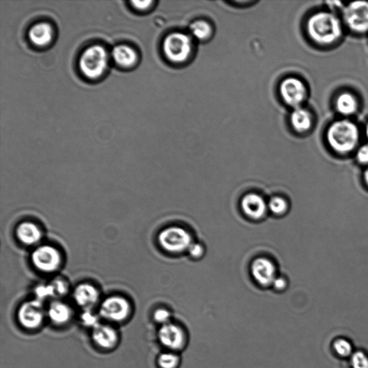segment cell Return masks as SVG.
Segmentation results:
<instances>
[{
    "instance_id": "cell-32",
    "label": "cell",
    "mask_w": 368,
    "mask_h": 368,
    "mask_svg": "<svg viewBox=\"0 0 368 368\" xmlns=\"http://www.w3.org/2000/svg\"><path fill=\"white\" fill-rule=\"evenodd\" d=\"M152 3H153L152 1H134L132 2V4L134 6V7L139 10L148 9L151 6Z\"/></svg>"
},
{
    "instance_id": "cell-24",
    "label": "cell",
    "mask_w": 368,
    "mask_h": 368,
    "mask_svg": "<svg viewBox=\"0 0 368 368\" xmlns=\"http://www.w3.org/2000/svg\"><path fill=\"white\" fill-rule=\"evenodd\" d=\"M158 362L161 368H176L179 364V357L172 353H163L160 356Z\"/></svg>"
},
{
    "instance_id": "cell-21",
    "label": "cell",
    "mask_w": 368,
    "mask_h": 368,
    "mask_svg": "<svg viewBox=\"0 0 368 368\" xmlns=\"http://www.w3.org/2000/svg\"><path fill=\"white\" fill-rule=\"evenodd\" d=\"M113 57L118 64L126 67L134 65L137 60L136 51L126 46H119L115 48L113 51Z\"/></svg>"
},
{
    "instance_id": "cell-29",
    "label": "cell",
    "mask_w": 368,
    "mask_h": 368,
    "mask_svg": "<svg viewBox=\"0 0 368 368\" xmlns=\"http://www.w3.org/2000/svg\"><path fill=\"white\" fill-rule=\"evenodd\" d=\"M53 286L56 296H64L68 292V284L62 279H56L51 283Z\"/></svg>"
},
{
    "instance_id": "cell-5",
    "label": "cell",
    "mask_w": 368,
    "mask_h": 368,
    "mask_svg": "<svg viewBox=\"0 0 368 368\" xmlns=\"http://www.w3.org/2000/svg\"><path fill=\"white\" fill-rule=\"evenodd\" d=\"M342 19L346 26L358 34L368 32V2L349 3L342 9Z\"/></svg>"
},
{
    "instance_id": "cell-19",
    "label": "cell",
    "mask_w": 368,
    "mask_h": 368,
    "mask_svg": "<svg viewBox=\"0 0 368 368\" xmlns=\"http://www.w3.org/2000/svg\"><path fill=\"white\" fill-rule=\"evenodd\" d=\"M29 37L35 45L44 46L48 44L52 39L53 30L48 24H37L30 29Z\"/></svg>"
},
{
    "instance_id": "cell-10",
    "label": "cell",
    "mask_w": 368,
    "mask_h": 368,
    "mask_svg": "<svg viewBox=\"0 0 368 368\" xmlns=\"http://www.w3.org/2000/svg\"><path fill=\"white\" fill-rule=\"evenodd\" d=\"M131 305L124 298L111 297L103 302L100 307V315L102 318L114 321L122 322L130 314Z\"/></svg>"
},
{
    "instance_id": "cell-30",
    "label": "cell",
    "mask_w": 368,
    "mask_h": 368,
    "mask_svg": "<svg viewBox=\"0 0 368 368\" xmlns=\"http://www.w3.org/2000/svg\"><path fill=\"white\" fill-rule=\"evenodd\" d=\"M357 161L365 167H368V144L362 145L356 152Z\"/></svg>"
},
{
    "instance_id": "cell-26",
    "label": "cell",
    "mask_w": 368,
    "mask_h": 368,
    "mask_svg": "<svg viewBox=\"0 0 368 368\" xmlns=\"http://www.w3.org/2000/svg\"><path fill=\"white\" fill-rule=\"evenodd\" d=\"M353 368H368V356L362 351H357L351 356Z\"/></svg>"
},
{
    "instance_id": "cell-3",
    "label": "cell",
    "mask_w": 368,
    "mask_h": 368,
    "mask_svg": "<svg viewBox=\"0 0 368 368\" xmlns=\"http://www.w3.org/2000/svg\"><path fill=\"white\" fill-rule=\"evenodd\" d=\"M163 49L165 57L174 64H183L190 58L193 50L191 37L183 33H174L165 39Z\"/></svg>"
},
{
    "instance_id": "cell-20",
    "label": "cell",
    "mask_w": 368,
    "mask_h": 368,
    "mask_svg": "<svg viewBox=\"0 0 368 368\" xmlns=\"http://www.w3.org/2000/svg\"><path fill=\"white\" fill-rule=\"evenodd\" d=\"M48 314L53 323L63 324L70 320L71 311L66 304L57 302L50 304Z\"/></svg>"
},
{
    "instance_id": "cell-7",
    "label": "cell",
    "mask_w": 368,
    "mask_h": 368,
    "mask_svg": "<svg viewBox=\"0 0 368 368\" xmlns=\"http://www.w3.org/2000/svg\"><path fill=\"white\" fill-rule=\"evenodd\" d=\"M280 94L284 102L293 109L302 107L308 96L304 82L297 77L285 79L280 85Z\"/></svg>"
},
{
    "instance_id": "cell-11",
    "label": "cell",
    "mask_w": 368,
    "mask_h": 368,
    "mask_svg": "<svg viewBox=\"0 0 368 368\" xmlns=\"http://www.w3.org/2000/svg\"><path fill=\"white\" fill-rule=\"evenodd\" d=\"M158 338L163 345L174 351L181 349L185 344V335L183 329L171 322L161 326Z\"/></svg>"
},
{
    "instance_id": "cell-14",
    "label": "cell",
    "mask_w": 368,
    "mask_h": 368,
    "mask_svg": "<svg viewBox=\"0 0 368 368\" xmlns=\"http://www.w3.org/2000/svg\"><path fill=\"white\" fill-rule=\"evenodd\" d=\"M293 130L299 134H306L313 125V117L309 110L300 107L293 109L290 117Z\"/></svg>"
},
{
    "instance_id": "cell-13",
    "label": "cell",
    "mask_w": 368,
    "mask_h": 368,
    "mask_svg": "<svg viewBox=\"0 0 368 368\" xmlns=\"http://www.w3.org/2000/svg\"><path fill=\"white\" fill-rule=\"evenodd\" d=\"M242 209L250 218L259 219L265 215L267 205L261 196L249 194L243 199Z\"/></svg>"
},
{
    "instance_id": "cell-25",
    "label": "cell",
    "mask_w": 368,
    "mask_h": 368,
    "mask_svg": "<svg viewBox=\"0 0 368 368\" xmlns=\"http://www.w3.org/2000/svg\"><path fill=\"white\" fill-rule=\"evenodd\" d=\"M269 208L274 214H283L288 210V204L282 197H273L269 202Z\"/></svg>"
},
{
    "instance_id": "cell-1",
    "label": "cell",
    "mask_w": 368,
    "mask_h": 368,
    "mask_svg": "<svg viewBox=\"0 0 368 368\" xmlns=\"http://www.w3.org/2000/svg\"><path fill=\"white\" fill-rule=\"evenodd\" d=\"M310 39L322 46H330L338 42L342 35L340 18L333 12L322 11L313 14L306 24Z\"/></svg>"
},
{
    "instance_id": "cell-16",
    "label": "cell",
    "mask_w": 368,
    "mask_h": 368,
    "mask_svg": "<svg viewBox=\"0 0 368 368\" xmlns=\"http://www.w3.org/2000/svg\"><path fill=\"white\" fill-rule=\"evenodd\" d=\"M17 237L22 243L33 246L38 243L42 237L39 228L34 223L25 222L17 228Z\"/></svg>"
},
{
    "instance_id": "cell-34",
    "label": "cell",
    "mask_w": 368,
    "mask_h": 368,
    "mask_svg": "<svg viewBox=\"0 0 368 368\" xmlns=\"http://www.w3.org/2000/svg\"><path fill=\"white\" fill-rule=\"evenodd\" d=\"M286 282L282 278H276L273 284L275 289L283 290L286 286Z\"/></svg>"
},
{
    "instance_id": "cell-35",
    "label": "cell",
    "mask_w": 368,
    "mask_h": 368,
    "mask_svg": "<svg viewBox=\"0 0 368 368\" xmlns=\"http://www.w3.org/2000/svg\"><path fill=\"white\" fill-rule=\"evenodd\" d=\"M363 181H364L365 185L368 189V167H367L365 168V171H364V173H363Z\"/></svg>"
},
{
    "instance_id": "cell-6",
    "label": "cell",
    "mask_w": 368,
    "mask_h": 368,
    "mask_svg": "<svg viewBox=\"0 0 368 368\" xmlns=\"http://www.w3.org/2000/svg\"><path fill=\"white\" fill-rule=\"evenodd\" d=\"M158 241L163 249L170 252H181L190 248L192 244L191 235L181 228L172 227L162 231Z\"/></svg>"
},
{
    "instance_id": "cell-33",
    "label": "cell",
    "mask_w": 368,
    "mask_h": 368,
    "mask_svg": "<svg viewBox=\"0 0 368 368\" xmlns=\"http://www.w3.org/2000/svg\"><path fill=\"white\" fill-rule=\"evenodd\" d=\"M82 318L86 324L94 325L95 327L98 325V324H95L96 323L95 317H94L93 315H91V314H89V313H87V312L85 313Z\"/></svg>"
},
{
    "instance_id": "cell-31",
    "label": "cell",
    "mask_w": 368,
    "mask_h": 368,
    "mask_svg": "<svg viewBox=\"0 0 368 368\" xmlns=\"http://www.w3.org/2000/svg\"><path fill=\"white\" fill-rule=\"evenodd\" d=\"M190 255L194 257V259H199L204 254V248L199 244H192L189 248Z\"/></svg>"
},
{
    "instance_id": "cell-4",
    "label": "cell",
    "mask_w": 368,
    "mask_h": 368,
    "mask_svg": "<svg viewBox=\"0 0 368 368\" xmlns=\"http://www.w3.org/2000/svg\"><path fill=\"white\" fill-rule=\"evenodd\" d=\"M108 64V55L100 46L89 48L82 54L80 68L84 75L89 79H97L104 72Z\"/></svg>"
},
{
    "instance_id": "cell-36",
    "label": "cell",
    "mask_w": 368,
    "mask_h": 368,
    "mask_svg": "<svg viewBox=\"0 0 368 368\" xmlns=\"http://www.w3.org/2000/svg\"><path fill=\"white\" fill-rule=\"evenodd\" d=\"M365 135L368 140V122L367 123L366 127H365Z\"/></svg>"
},
{
    "instance_id": "cell-23",
    "label": "cell",
    "mask_w": 368,
    "mask_h": 368,
    "mask_svg": "<svg viewBox=\"0 0 368 368\" xmlns=\"http://www.w3.org/2000/svg\"><path fill=\"white\" fill-rule=\"evenodd\" d=\"M335 352L342 358L352 356L353 348L351 342L344 339H337L333 343Z\"/></svg>"
},
{
    "instance_id": "cell-22",
    "label": "cell",
    "mask_w": 368,
    "mask_h": 368,
    "mask_svg": "<svg viewBox=\"0 0 368 368\" xmlns=\"http://www.w3.org/2000/svg\"><path fill=\"white\" fill-rule=\"evenodd\" d=\"M191 35L200 42L208 41L213 33L212 26L205 21H197L190 27Z\"/></svg>"
},
{
    "instance_id": "cell-8",
    "label": "cell",
    "mask_w": 368,
    "mask_h": 368,
    "mask_svg": "<svg viewBox=\"0 0 368 368\" xmlns=\"http://www.w3.org/2000/svg\"><path fill=\"white\" fill-rule=\"evenodd\" d=\"M32 262L37 269L45 273H52L59 268L62 257L56 248L43 246L33 252Z\"/></svg>"
},
{
    "instance_id": "cell-27",
    "label": "cell",
    "mask_w": 368,
    "mask_h": 368,
    "mask_svg": "<svg viewBox=\"0 0 368 368\" xmlns=\"http://www.w3.org/2000/svg\"><path fill=\"white\" fill-rule=\"evenodd\" d=\"M35 294L38 300L41 301L49 297L56 296V293H55L53 286L52 284L49 285H42L39 287H37L35 289Z\"/></svg>"
},
{
    "instance_id": "cell-9",
    "label": "cell",
    "mask_w": 368,
    "mask_h": 368,
    "mask_svg": "<svg viewBox=\"0 0 368 368\" xmlns=\"http://www.w3.org/2000/svg\"><path fill=\"white\" fill-rule=\"evenodd\" d=\"M18 320L27 329H36L40 326L44 318L43 304L39 300L24 303L18 311Z\"/></svg>"
},
{
    "instance_id": "cell-12",
    "label": "cell",
    "mask_w": 368,
    "mask_h": 368,
    "mask_svg": "<svg viewBox=\"0 0 368 368\" xmlns=\"http://www.w3.org/2000/svg\"><path fill=\"white\" fill-rule=\"evenodd\" d=\"M252 273L257 282L264 286L273 284L276 279L275 267L266 259L255 260L252 265Z\"/></svg>"
},
{
    "instance_id": "cell-15",
    "label": "cell",
    "mask_w": 368,
    "mask_h": 368,
    "mask_svg": "<svg viewBox=\"0 0 368 368\" xmlns=\"http://www.w3.org/2000/svg\"><path fill=\"white\" fill-rule=\"evenodd\" d=\"M92 338L98 346L104 349L114 347L118 342L116 331L105 325L98 324L94 329Z\"/></svg>"
},
{
    "instance_id": "cell-17",
    "label": "cell",
    "mask_w": 368,
    "mask_h": 368,
    "mask_svg": "<svg viewBox=\"0 0 368 368\" xmlns=\"http://www.w3.org/2000/svg\"><path fill=\"white\" fill-rule=\"evenodd\" d=\"M76 302L83 307L95 304L99 299V293L95 287L87 284H82L77 287L73 293Z\"/></svg>"
},
{
    "instance_id": "cell-2",
    "label": "cell",
    "mask_w": 368,
    "mask_h": 368,
    "mask_svg": "<svg viewBox=\"0 0 368 368\" xmlns=\"http://www.w3.org/2000/svg\"><path fill=\"white\" fill-rule=\"evenodd\" d=\"M326 140L330 149L336 154H349L356 149L359 143V129L356 123L349 120L335 121L328 128Z\"/></svg>"
},
{
    "instance_id": "cell-18",
    "label": "cell",
    "mask_w": 368,
    "mask_h": 368,
    "mask_svg": "<svg viewBox=\"0 0 368 368\" xmlns=\"http://www.w3.org/2000/svg\"><path fill=\"white\" fill-rule=\"evenodd\" d=\"M335 108L340 115L351 116L357 113L358 102L353 94L351 93V92L344 91L337 97Z\"/></svg>"
},
{
    "instance_id": "cell-28",
    "label": "cell",
    "mask_w": 368,
    "mask_h": 368,
    "mask_svg": "<svg viewBox=\"0 0 368 368\" xmlns=\"http://www.w3.org/2000/svg\"><path fill=\"white\" fill-rule=\"evenodd\" d=\"M171 313L167 309H158L154 314L155 320L163 325L170 323Z\"/></svg>"
}]
</instances>
